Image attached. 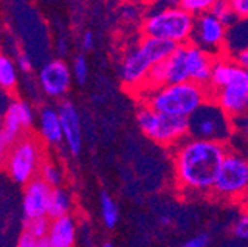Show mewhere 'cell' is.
<instances>
[{"instance_id":"1","label":"cell","mask_w":248,"mask_h":247,"mask_svg":"<svg viewBox=\"0 0 248 247\" xmlns=\"http://www.w3.org/2000/svg\"><path fill=\"white\" fill-rule=\"evenodd\" d=\"M228 151V145L189 136L177 144L173 159L179 188L189 194L211 193Z\"/></svg>"},{"instance_id":"2","label":"cell","mask_w":248,"mask_h":247,"mask_svg":"<svg viewBox=\"0 0 248 247\" xmlns=\"http://www.w3.org/2000/svg\"><path fill=\"white\" fill-rule=\"evenodd\" d=\"M143 105L173 117L188 120L204 102L210 99V92L192 82L167 84L154 90L142 92Z\"/></svg>"},{"instance_id":"3","label":"cell","mask_w":248,"mask_h":247,"mask_svg":"<svg viewBox=\"0 0 248 247\" xmlns=\"http://www.w3.org/2000/svg\"><path fill=\"white\" fill-rule=\"evenodd\" d=\"M195 18L179 8L177 2L154 11L142 21L145 37L171 42L177 46L191 43Z\"/></svg>"},{"instance_id":"4","label":"cell","mask_w":248,"mask_h":247,"mask_svg":"<svg viewBox=\"0 0 248 247\" xmlns=\"http://www.w3.org/2000/svg\"><path fill=\"white\" fill-rule=\"evenodd\" d=\"M235 129L232 118L213 99L204 102L188 118V136L200 141L228 145Z\"/></svg>"},{"instance_id":"5","label":"cell","mask_w":248,"mask_h":247,"mask_svg":"<svg viewBox=\"0 0 248 247\" xmlns=\"http://www.w3.org/2000/svg\"><path fill=\"white\" fill-rule=\"evenodd\" d=\"M136 123L146 138L163 147L174 148L188 138V120L158 113L143 104L136 111Z\"/></svg>"},{"instance_id":"6","label":"cell","mask_w":248,"mask_h":247,"mask_svg":"<svg viewBox=\"0 0 248 247\" xmlns=\"http://www.w3.org/2000/svg\"><path fill=\"white\" fill-rule=\"evenodd\" d=\"M43 163V148L40 139L33 135H24L14 147L9 148L5 166L9 176L16 183L25 187L30 181L39 178Z\"/></svg>"},{"instance_id":"7","label":"cell","mask_w":248,"mask_h":247,"mask_svg":"<svg viewBox=\"0 0 248 247\" xmlns=\"http://www.w3.org/2000/svg\"><path fill=\"white\" fill-rule=\"evenodd\" d=\"M223 200H241L248 197V159L235 151H228L216 176L211 191Z\"/></svg>"},{"instance_id":"8","label":"cell","mask_w":248,"mask_h":247,"mask_svg":"<svg viewBox=\"0 0 248 247\" xmlns=\"http://www.w3.org/2000/svg\"><path fill=\"white\" fill-rule=\"evenodd\" d=\"M226 27L211 12L195 18L191 45L208 52L213 56H220L225 50Z\"/></svg>"},{"instance_id":"9","label":"cell","mask_w":248,"mask_h":247,"mask_svg":"<svg viewBox=\"0 0 248 247\" xmlns=\"http://www.w3.org/2000/svg\"><path fill=\"white\" fill-rule=\"evenodd\" d=\"M186 82H189V76H188V70H186L185 46H179L170 55V58H167L163 63L152 66L148 82L140 92L154 90L167 84H179Z\"/></svg>"},{"instance_id":"10","label":"cell","mask_w":248,"mask_h":247,"mask_svg":"<svg viewBox=\"0 0 248 247\" xmlns=\"http://www.w3.org/2000/svg\"><path fill=\"white\" fill-rule=\"evenodd\" d=\"M213 99L231 118L248 114V74L244 70L225 87L210 94Z\"/></svg>"},{"instance_id":"11","label":"cell","mask_w":248,"mask_h":247,"mask_svg":"<svg viewBox=\"0 0 248 247\" xmlns=\"http://www.w3.org/2000/svg\"><path fill=\"white\" fill-rule=\"evenodd\" d=\"M73 83V73L64 59H52L39 71V84L43 94L50 98H62L68 94Z\"/></svg>"},{"instance_id":"12","label":"cell","mask_w":248,"mask_h":247,"mask_svg":"<svg viewBox=\"0 0 248 247\" xmlns=\"http://www.w3.org/2000/svg\"><path fill=\"white\" fill-rule=\"evenodd\" d=\"M151 59L142 52L138 46L132 48L126 55H124L121 66H120V79L121 83L130 90L140 92L149 77V71L152 68Z\"/></svg>"},{"instance_id":"13","label":"cell","mask_w":248,"mask_h":247,"mask_svg":"<svg viewBox=\"0 0 248 247\" xmlns=\"http://www.w3.org/2000/svg\"><path fill=\"white\" fill-rule=\"evenodd\" d=\"M50 194H52V187H49L40 178L30 181L25 185L24 197H22V212H24L25 222L37 218H46Z\"/></svg>"},{"instance_id":"14","label":"cell","mask_w":248,"mask_h":247,"mask_svg":"<svg viewBox=\"0 0 248 247\" xmlns=\"http://www.w3.org/2000/svg\"><path fill=\"white\" fill-rule=\"evenodd\" d=\"M214 59L216 56L210 55L208 52L191 43L185 45V61H186V70H188L189 82L198 86L208 87Z\"/></svg>"},{"instance_id":"15","label":"cell","mask_w":248,"mask_h":247,"mask_svg":"<svg viewBox=\"0 0 248 247\" xmlns=\"http://www.w3.org/2000/svg\"><path fill=\"white\" fill-rule=\"evenodd\" d=\"M58 113L61 117L62 133L64 141L71 154L77 156L83 147V135H81V121L76 105L71 101H62L58 107Z\"/></svg>"},{"instance_id":"16","label":"cell","mask_w":248,"mask_h":247,"mask_svg":"<svg viewBox=\"0 0 248 247\" xmlns=\"http://www.w3.org/2000/svg\"><path fill=\"white\" fill-rule=\"evenodd\" d=\"M36 114L34 110L27 101L14 99L11 101L9 107L3 113V123L2 128L11 129L22 135V132L28 131L34 126Z\"/></svg>"},{"instance_id":"17","label":"cell","mask_w":248,"mask_h":247,"mask_svg":"<svg viewBox=\"0 0 248 247\" xmlns=\"http://www.w3.org/2000/svg\"><path fill=\"white\" fill-rule=\"evenodd\" d=\"M37 132L40 141L47 145H58L64 141V133H62L61 117L58 108L53 107H43L39 113L37 120Z\"/></svg>"},{"instance_id":"18","label":"cell","mask_w":248,"mask_h":247,"mask_svg":"<svg viewBox=\"0 0 248 247\" xmlns=\"http://www.w3.org/2000/svg\"><path fill=\"white\" fill-rule=\"evenodd\" d=\"M242 71H244V68H241L235 63V59H232L231 56H228L225 53L220 56H216L213 71H211V79H210V83L207 87L208 92L213 94V92L225 87L232 80H235Z\"/></svg>"},{"instance_id":"19","label":"cell","mask_w":248,"mask_h":247,"mask_svg":"<svg viewBox=\"0 0 248 247\" xmlns=\"http://www.w3.org/2000/svg\"><path fill=\"white\" fill-rule=\"evenodd\" d=\"M77 238V224L71 214L50 221L47 243L50 247H74Z\"/></svg>"},{"instance_id":"20","label":"cell","mask_w":248,"mask_h":247,"mask_svg":"<svg viewBox=\"0 0 248 247\" xmlns=\"http://www.w3.org/2000/svg\"><path fill=\"white\" fill-rule=\"evenodd\" d=\"M244 50H248V19H238L233 25L226 28L223 53L235 58Z\"/></svg>"},{"instance_id":"21","label":"cell","mask_w":248,"mask_h":247,"mask_svg":"<svg viewBox=\"0 0 248 247\" xmlns=\"http://www.w3.org/2000/svg\"><path fill=\"white\" fill-rule=\"evenodd\" d=\"M139 48L151 59V63L155 66L158 63H163V61H166L167 58H170V55L179 46L171 42H166V40H160V39L143 37L139 42Z\"/></svg>"},{"instance_id":"22","label":"cell","mask_w":248,"mask_h":247,"mask_svg":"<svg viewBox=\"0 0 248 247\" xmlns=\"http://www.w3.org/2000/svg\"><path fill=\"white\" fill-rule=\"evenodd\" d=\"M73 209V197L71 194L64 188H52L50 200H49V209H47V218L58 219V218H64V216L71 214Z\"/></svg>"},{"instance_id":"23","label":"cell","mask_w":248,"mask_h":247,"mask_svg":"<svg viewBox=\"0 0 248 247\" xmlns=\"http://www.w3.org/2000/svg\"><path fill=\"white\" fill-rule=\"evenodd\" d=\"M18 83V68L15 61L0 52V90L12 92Z\"/></svg>"},{"instance_id":"24","label":"cell","mask_w":248,"mask_h":247,"mask_svg":"<svg viewBox=\"0 0 248 247\" xmlns=\"http://www.w3.org/2000/svg\"><path fill=\"white\" fill-rule=\"evenodd\" d=\"M101 216L107 228H114L118 224V218H120L118 206L114 201V198L105 191L101 194Z\"/></svg>"},{"instance_id":"25","label":"cell","mask_w":248,"mask_h":247,"mask_svg":"<svg viewBox=\"0 0 248 247\" xmlns=\"http://www.w3.org/2000/svg\"><path fill=\"white\" fill-rule=\"evenodd\" d=\"M39 178L43 179L52 188H59V187H62V183H64V172H62V169L59 166H56L55 163H50V162H45L42 165Z\"/></svg>"},{"instance_id":"26","label":"cell","mask_w":248,"mask_h":247,"mask_svg":"<svg viewBox=\"0 0 248 247\" xmlns=\"http://www.w3.org/2000/svg\"><path fill=\"white\" fill-rule=\"evenodd\" d=\"M210 12L219 19L226 28H229L231 25H233L238 18L235 15V12L232 11V6L229 2H226V0H214L213 2V6L210 9Z\"/></svg>"},{"instance_id":"27","label":"cell","mask_w":248,"mask_h":247,"mask_svg":"<svg viewBox=\"0 0 248 247\" xmlns=\"http://www.w3.org/2000/svg\"><path fill=\"white\" fill-rule=\"evenodd\" d=\"M213 2L214 0H179L177 5L180 9H183L185 12H188L189 15L197 18L202 14L210 12Z\"/></svg>"},{"instance_id":"28","label":"cell","mask_w":248,"mask_h":247,"mask_svg":"<svg viewBox=\"0 0 248 247\" xmlns=\"http://www.w3.org/2000/svg\"><path fill=\"white\" fill-rule=\"evenodd\" d=\"M49 227H50V219L47 216L46 218H37V219L25 222V232L33 235L36 240H43L47 237Z\"/></svg>"},{"instance_id":"29","label":"cell","mask_w":248,"mask_h":247,"mask_svg":"<svg viewBox=\"0 0 248 247\" xmlns=\"http://www.w3.org/2000/svg\"><path fill=\"white\" fill-rule=\"evenodd\" d=\"M73 77L78 84H84L89 77V64L84 55H77L73 61Z\"/></svg>"},{"instance_id":"30","label":"cell","mask_w":248,"mask_h":247,"mask_svg":"<svg viewBox=\"0 0 248 247\" xmlns=\"http://www.w3.org/2000/svg\"><path fill=\"white\" fill-rule=\"evenodd\" d=\"M232 234L241 241H248V210L244 212L232 225Z\"/></svg>"},{"instance_id":"31","label":"cell","mask_w":248,"mask_h":247,"mask_svg":"<svg viewBox=\"0 0 248 247\" xmlns=\"http://www.w3.org/2000/svg\"><path fill=\"white\" fill-rule=\"evenodd\" d=\"M229 3L238 19H248V0H231Z\"/></svg>"},{"instance_id":"32","label":"cell","mask_w":248,"mask_h":247,"mask_svg":"<svg viewBox=\"0 0 248 247\" xmlns=\"http://www.w3.org/2000/svg\"><path fill=\"white\" fill-rule=\"evenodd\" d=\"M208 243H210V235L205 232H201V234L191 237L189 240H186L180 247H207Z\"/></svg>"},{"instance_id":"33","label":"cell","mask_w":248,"mask_h":247,"mask_svg":"<svg viewBox=\"0 0 248 247\" xmlns=\"http://www.w3.org/2000/svg\"><path fill=\"white\" fill-rule=\"evenodd\" d=\"M15 64H16V68L22 73H31V70H33V63H31V58L21 52L18 53L16 59H15Z\"/></svg>"},{"instance_id":"34","label":"cell","mask_w":248,"mask_h":247,"mask_svg":"<svg viewBox=\"0 0 248 247\" xmlns=\"http://www.w3.org/2000/svg\"><path fill=\"white\" fill-rule=\"evenodd\" d=\"M232 121H233L235 133L239 132L244 138H248V114L235 117V118H232Z\"/></svg>"},{"instance_id":"35","label":"cell","mask_w":248,"mask_h":247,"mask_svg":"<svg viewBox=\"0 0 248 247\" xmlns=\"http://www.w3.org/2000/svg\"><path fill=\"white\" fill-rule=\"evenodd\" d=\"M36 238L33 237V235H30L28 232H22L21 234V237H19V240H18V244H16V247H34L36 246Z\"/></svg>"},{"instance_id":"36","label":"cell","mask_w":248,"mask_h":247,"mask_svg":"<svg viewBox=\"0 0 248 247\" xmlns=\"http://www.w3.org/2000/svg\"><path fill=\"white\" fill-rule=\"evenodd\" d=\"M93 45H95V36H93L92 32H86L81 37V46L84 50H90L93 48Z\"/></svg>"},{"instance_id":"37","label":"cell","mask_w":248,"mask_h":247,"mask_svg":"<svg viewBox=\"0 0 248 247\" xmlns=\"http://www.w3.org/2000/svg\"><path fill=\"white\" fill-rule=\"evenodd\" d=\"M232 59H235V63L241 67V68H244L245 71H248V50H244V52H241V53H238L235 58H232Z\"/></svg>"},{"instance_id":"38","label":"cell","mask_w":248,"mask_h":247,"mask_svg":"<svg viewBox=\"0 0 248 247\" xmlns=\"http://www.w3.org/2000/svg\"><path fill=\"white\" fill-rule=\"evenodd\" d=\"M8 151H9V148H8L2 141H0V166H3V165L6 163Z\"/></svg>"},{"instance_id":"39","label":"cell","mask_w":248,"mask_h":247,"mask_svg":"<svg viewBox=\"0 0 248 247\" xmlns=\"http://www.w3.org/2000/svg\"><path fill=\"white\" fill-rule=\"evenodd\" d=\"M58 53H59L61 56H64V55H67V53H68L67 40H65V39H62V37L58 40Z\"/></svg>"},{"instance_id":"40","label":"cell","mask_w":248,"mask_h":247,"mask_svg":"<svg viewBox=\"0 0 248 247\" xmlns=\"http://www.w3.org/2000/svg\"><path fill=\"white\" fill-rule=\"evenodd\" d=\"M34 247H50V246H49L47 240H46V238H43V240H37Z\"/></svg>"},{"instance_id":"41","label":"cell","mask_w":248,"mask_h":247,"mask_svg":"<svg viewBox=\"0 0 248 247\" xmlns=\"http://www.w3.org/2000/svg\"><path fill=\"white\" fill-rule=\"evenodd\" d=\"M170 218H169V216H160V224L161 225H169L170 224Z\"/></svg>"},{"instance_id":"42","label":"cell","mask_w":248,"mask_h":247,"mask_svg":"<svg viewBox=\"0 0 248 247\" xmlns=\"http://www.w3.org/2000/svg\"><path fill=\"white\" fill-rule=\"evenodd\" d=\"M102 247H114V244H112V243H105Z\"/></svg>"},{"instance_id":"43","label":"cell","mask_w":248,"mask_h":247,"mask_svg":"<svg viewBox=\"0 0 248 247\" xmlns=\"http://www.w3.org/2000/svg\"><path fill=\"white\" fill-rule=\"evenodd\" d=\"M0 42H2V32H0Z\"/></svg>"},{"instance_id":"44","label":"cell","mask_w":248,"mask_h":247,"mask_svg":"<svg viewBox=\"0 0 248 247\" xmlns=\"http://www.w3.org/2000/svg\"><path fill=\"white\" fill-rule=\"evenodd\" d=\"M247 74H248V71H247Z\"/></svg>"}]
</instances>
